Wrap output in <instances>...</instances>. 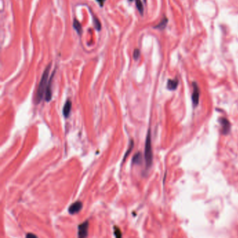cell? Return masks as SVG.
Returning <instances> with one entry per match:
<instances>
[{
    "mask_svg": "<svg viewBox=\"0 0 238 238\" xmlns=\"http://www.w3.org/2000/svg\"><path fill=\"white\" fill-rule=\"evenodd\" d=\"M53 76H54V72H53V75H52L51 78L50 79V80L48 81L47 88H46V91H45V100L47 102H49L52 98V82H53Z\"/></svg>",
    "mask_w": 238,
    "mask_h": 238,
    "instance_id": "7",
    "label": "cell"
},
{
    "mask_svg": "<svg viewBox=\"0 0 238 238\" xmlns=\"http://www.w3.org/2000/svg\"><path fill=\"white\" fill-rule=\"evenodd\" d=\"M26 238H38V237L36 235H34V234L30 233L27 234Z\"/></svg>",
    "mask_w": 238,
    "mask_h": 238,
    "instance_id": "17",
    "label": "cell"
},
{
    "mask_svg": "<svg viewBox=\"0 0 238 238\" xmlns=\"http://www.w3.org/2000/svg\"><path fill=\"white\" fill-rule=\"evenodd\" d=\"M133 146H134L133 141V140H131V142H130V145H129V150H128V151H126V154H125V155H124V161L126 160V157L128 156V155H129V154H130V152H131V151H132V149H133Z\"/></svg>",
    "mask_w": 238,
    "mask_h": 238,
    "instance_id": "15",
    "label": "cell"
},
{
    "mask_svg": "<svg viewBox=\"0 0 238 238\" xmlns=\"http://www.w3.org/2000/svg\"><path fill=\"white\" fill-rule=\"evenodd\" d=\"M142 161H143V156H142L141 153L138 152L134 155L133 159H132V164L139 165L142 163Z\"/></svg>",
    "mask_w": 238,
    "mask_h": 238,
    "instance_id": "10",
    "label": "cell"
},
{
    "mask_svg": "<svg viewBox=\"0 0 238 238\" xmlns=\"http://www.w3.org/2000/svg\"><path fill=\"white\" fill-rule=\"evenodd\" d=\"M140 55H141V52L138 49H136L133 51V59L135 60H138V58L140 57Z\"/></svg>",
    "mask_w": 238,
    "mask_h": 238,
    "instance_id": "16",
    "label": "cell"
},
{
    "mask_svg": "<svg viewBox=\"0 0 238 238\" xmlns=\"http://www.w3.org/2000/svg\"><path fill=\"white\" fill-rule=\"evenodd\" d=\"M145 160L146 168H149L151 166L153 162V153L151 148V131L150 129L148 130L147 137L145 140Z\"/></svg>",
    "mask_w": 238,
    "mask_h": 238,
    "instance_id": "2",
    "label": "cell"
},
{
    "mask_svg": "<svg viewBox=\"0 0 238 238\" xmlns=\"http://www.w3.org/2000/svg\"><path fill=\"white\" fill-rule=\"evenodd\" d=\"M82 208V203L81 201H76L70 205L69 208V212L71 214H75L78 213Z\"/></svg>",
    "mask_w": 238,
    "mask_h": 238,
    "instance_id": "6",
    "label": "cell"
},
{
    "mask_svg": "<svg viewBox=\"0 0 238 238\" xmlns=\"http://www.w3.org/2000/svg\"><path fill=\"white\" fill-rule=\"evenodd\" d=\"M73 26H74V29L76 31V32L78 33V35L81 36L82 33V28L80 23L78 22V20H77L76 19H75L74 21V24H73Z\"/></svg>",
    "mask_w": 238,
    "mask_h": 238,
    "instance_id": "11",
    "label": "cell"
},
{
    "mask_svg": "<svg viewBox=\"0 0 238 238\" xmlns=\"http://www.w3.org/2000/svg\"><path fill=\"white\" fill-rule=\"evenodd\" d=\"M71 102L70 100H67L64 106V108H63V115H64L65 118H67L69 116L71 110Z\"/></svg>",
    "mask_w": 238,
    "mask_h": 238,
    "instance_id": "9",
    "label": "cell"
},
{
    "mask_svg": "<svg viewBox=\"0 0 238 238\" xmlns=\"http://www.w3.org/2000/svg\"><path fill=\"white\" fill-rule=\"evenodd\" d=\"M50 68H51V63H49V64L48 65V66L46 67L45 70L43 71V75H42V77L41 79V80H40L39 84H38V86L37 92H36V95L35 97V101L36 104L40 103V102L41 101L42 99H43L44 93H45L46 88H47L48 83V78Z\"/></svg>",
    "mask_w": 238,
    "mask_h": 238,
    "instance_id": "1",
    "label": "cell"
},
{
    "mask_svg": "<svg viewBox=\"0 0 238 238\" xmlns=\"http://www.w3.org/2000/svg\"><path fill=\"white\" fill-rule=\"evenodd\" d=\"M135 1H136V7H137L138 11H139V13H141V15H143V11H144V8H143V3H142L141 0H135Z\"/></svg>",
    "mask_w": 238,
    "mask_h": 238,
    "instance_id": "13",
    "label": "cell"
},
{
    "mask_svg": "<svg viewBox=\"0 0 238 238\" xmlns=\"http://www.w3.org/2000/svg\"><path fill=\"white\" fill-rule=\"evenodd\" d=\"M93 21H94V27L98 31L101 30V23L99 22V20H98V19L97 18V17L94 16V15L93 16Z\"/></svg>",
    "mask_w": 238,
    "mask_h": 238,
    "instance_id": "14",
    "label": "cell"
},
{
    "mask_svg": "<svg viewBox=\"0 0 238 238\" xmlns=\"http://www.w3.org/2000/svg\"><path fill=\"white\" fill-rule=\"evenodd\" d=\"M88 227L89 223L85 222L78 226V237L79 238H86L88 234Z\"/></svg>",
    "mask_w": 238,
    "mask_h": 238,
    "instance_id": "5",
    "label": "cell"
},
{
    "mask_svg": "<svg viewBox=\"0 0 238 238\" xmlns=\"http://www.w3.org/2000/svg\"><path fill=\"white\" fill-rule=\"evenodd\" d=\"M192 86H193V93H192L191 95V100L193 107L195 108L199 104L200 89L198 85L195 82H193Z\"/></svg>",
    "mask_w": 238,
    "mask_h": 238,
    "instance_id": "3",
    "label": "cell"
},
{
    "mask_svg": "<svg viewBox=\"0 0 238 238\" xmlns=\"http://www.w3.org/2000/svg\"><path fill=\"white\" fill-rule=\"evenodd\" d=\"M219 122L221 126V131L222 134L224 135H227V134L230 132V129H231V125L229 120L227 118H224V117H221L219 119Z\"/></svg>",
    "mask_w": 238,
    "mask_h": 238,
    "instance_id": "4",
    "label": "cell"
},
{
    "mask_svg": "<svg viewBox=\"0 0 238 238\" xmlns=\"http://www.w3.org/2000/svg\"><path fill=\"white\" fill-rule=\"evenodd\" d=\"M178 84H179V80L177 78L170 79L167 82V89L170 91H175L177 88Z\"/></svg>",
    "mask_w": 238,
    "mask_h": 238,
    "instance_id": "8",
    "label": "cell"
},
{
    "mask_svg": "<svg viewBox=\"0 0 238 238\" xmlns=\"http://www.w3.org/2000/svg\"><path fill=\"white\" fill-rule=\"evenodd\" d=\"M167 24H168V19L165 17V18H164V19L161 21L160 23H159L157 26L154 27V28L159 30H163L166 27Z\"/></svg>",
    "mask_w": 238,
    "mask_h": 238,
    "instance_id": "12",
    "label": "cell"
}]
</instances>
